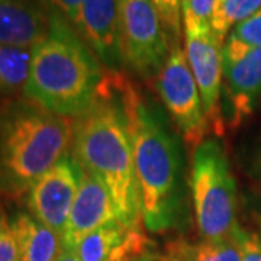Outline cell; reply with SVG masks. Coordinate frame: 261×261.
Segmentation results:
<instances>
[{"instance_id":"cell-1","label":"cell","mask_w":261,"mask_h":261,"mask_svg":"<svg viewBox=\"0 0 261 261\" xmlns=\"http://www.w3.org/2000/svg\"><path fill=\"white\" fill-rule=\"evenodd\" d=\"M111 71L132 142L142 224L149 232H166L177 225L181 212V161L177 144L128 77L121 71Z\"/></svg>"},{"instance_id":"cell-2","label":"cell","mask_w":261,"mask_h":261,"mask_svg":"<svg viewBox=\"0 0 261 261\" xmlns=\"http://www.w3.org/2000/svg\"><path fill=\"white\" fill-rule=\"evenodd\" d=\"M71 148L83 171L108 187L122 222L140 226L142 214L132 142L111 70H106L93 106L75 118Z\"/></svg>"},{"instance_id":"cell-3","label":"cell","mask_w":261,"mask_h":261,"mask_svg":"<svg viewBox=\"0 0 261 261\" xmlns=\"http://www.w3.org/2000/svg\"><path fill=\"white\" fill-rule=\"evenodd\" d=\"M49 13V31L34 48L23 93L48 112L79 118L97 100L106 68L71 23Z\"/></svg>"},{"instance_id":"cell-4","label":"cell","mask_w":261,"mask_h":261,"mask_svg":"<svg viewBox=\"0 0 261 261\" xmlns=\"http://www.w3.org/2000/svg\"><path fill=\"white\" fill-rule=\"evenodd\" d=\"M74 121L34 102L12 105L0 113V190L29 192L32 185L73 147Z\"/></svg>"},{"instance_id":"cell-5","label":"cell","mask_w":261,"mask_h":261,"mask_svg":"<svg viewBox=\"0 0 261 261\" xmlns=\"http://www.w3.org/2000/svg\"><path fill=\"white\" fill-rule=\"evenodd\" d=\"M190 190L200 238H232L240 228L237 222V185L221 141L206 138L195 148Z\"/></svg>"},{"instance_id":"cell-6","label":"cell","mask_w":261,"mask_h":261,"mask_svg":"<svg viewBox=\"0 0 261 261\" xmlns=\"http://www.w3.org/2000/svg\"><path fill=\"white\" fill-rule=\"evenodd\" d=\"M122 64L142 79H157L174 44L152 0H119Z\"/></svg>"},{"instance_id":"cell-7","label":"cell","mask_w":261,"mask_h":261,"mask_svg":"<svg viewBox=\"0 0 261 261\" xmlns=\"http://www.w3.org/2000/svg\"><path fill=\"white\" fill-rule=\"evenodd\" d=\"M164 106L176 122L178 130L190 147L196 148L206 140L211 125L185 49L174 44L164 67L155 79Z\"/></svg>"},{"instance_id":"cell-8","label":"cell","mask_w":261,"mask_h":261,"mask_svg":"<svg viewBox=\"0 0 261 261\" xmlns=\"http://www.w3.org/2000/svg\"><path fill=\"white\" fill-rule=\"evenodd\" d=\"M83 177V168L73 155H67L38 178L28 192L31 215L61 238Z\"/></svg>"},{"instance_id":"cell-9","label":"cell","mask_w":261,"mask_h":261,"mask_svg":"<svg viewBox=\"0 0 261 261\" xmlns=\"http://www.w3.org/2000/svg\"><path fill=\"white\" fill-rule=\"evenodd\" d=\"M222 74L233 126L251 115L261 97V48L226 38L222 47Z\"/></svg>"},{"instance_id":"cell-10","label":"cell","mask_w":261,"mask_h":261,"mask_svg":"<svg viewBox=\"0 0 261 261\" xmlns=\"http://www.w3.org/2000/svg\"><path fill=\"white\" fill-rule=\"evenodd\" d=\"M224 42L211 31L187 34L185 54L196 84L199 87L211 130L216 135L224 134V116L221 108V93L224 87L222 74Z\"/></svg>"},{"instance_id":"cell-11","label":"cell","mask_w":261,"mask_h":261,"mask_svg":"<svg viewBox=\"0 0 261 261\" xmlns=\"http://www.w3.org/2000/svg\"><path fill=\"white\" fill-rule=\"evenodd\" d=\"M119 0H83L74 29L106 70L122 65L118 28Z\"/></svg>"},{"instance_id":"cell-12","label":"cell","mask_w":261,"mask_h":261,"mask_svg":"<svg viewBox=\"0 0 261 261\" xmlns=\"http://www.w3.org/2000/svg\"><path fill=\"white\" fill-rule=\"evenodd\" d=\"M119 219L112 195L100 180L83 171L74 203L63 235L64 247L74 248L83 237Z\"/></svg>"},{"instance_id":"cell-13","label":"cell","mask_w":261,"mask_h":261,"mask_svg":"<svg viewBox=\"0 0 261 261\" xmlns=\"http://www.w3.org/2000/svg\"><path fill=\"white\" fill-rule=\"evenodd\" d=\"M148 250V240L140 226L121 219L94 229L75 244L80 261H134Z\"/></svg>"},{"instance_id":"cell-14","label":"cell","mask_w":261,"mask_h":261,"mask_svg":"<svg viewBox=\"0 0 261 261\" xmlns=\"http://www.w3.org/2000/svg\"><path fill=\"white\" fill-rule=\"evenodd\" d=\"M51 13L37 0H0V44L35 48L48 35Z\"/></svg>"},{"instance_id":"cell-15","label":"cell","mask_w":261,"mask_h":261,"mask_svg":"<svg viewBox=\"0 0 261 261\" xmlns=\"http://www.w3.org/2000/svg\"><path fill=\"white\" fill-rule=\"evenodd\" d=\"M20 261H57L63 251V238L31 214L19 212L10 221Z\"/></svg>"},{"instance_id":"cell-16","label":"cell","mask_w":261,"mask_h":261,"mask_svg":"<svg viewBox=\"0 0 261 261\" xmlns=\"http://www.w3.org/2000/svg\"><path fill=\"white\" fill-rule=\"evenodd\" d=\"M166 255L170 261H243L237 232L225 240H176L167 245Z\"/></svg>"},{"instance_id":"cell-17","label":"cell","mask_w":261,"mask_h":261,"mask_svg":"<svg viewBox=\"0 0 261 261\" xmlns=\"http://www.w3.org/2000/svg\"><path fill=\"white\" fill-rule=\"evenodd\" d=\"M34 48L0 44V93L25 92Z\"/></svg>"},{"instance_id":"cell-18","label":"cell","mask_w":261,"mask_h":261,"mask_svg":"<svg viewBox=\"0 0 261 261\" xmlns=\"http://www.w3.org/2000/svg\"><path fill=\"white\" fill-rule=\"evenodd\" d=\"M261 10V0H216L211 29L222 42L232 29Z\"/></svg>"},{"instance_id":"cell-19","label":"cell","mask_w":261,"mask_h":261,"mask_svg":"<svg viewBox=\"0 0 261 261\" xmlns=\"http://www.w3.org/2000/svg\"><path fill=\"white\" fill-rule=\"evenodd\" d=\"M216 0H183L181 23L185 35L211 31V18Z\"/></svg>"},{"instance_id":"cell-20","label":"cell","mask_w":261,"mask_h":261,"mask_svg":"<svg viewBox=\"0 0 261 261\" xmlns=\"http://www.w3.org/2000/svg\"><path fill=\"white\" fill-rule=\"evenodd\" d=\"M155 8L159 9L160 15L166 28L170 32L174 42H178V37L181 32V8L183 0H152Z\"/></svg>"},{"instance_id":"cell-21","label":"cell","mask_w":261,"mask_h":261,"mask_svg":"<svg viewBox=\"0 0 261 261\" xmlns=\"http://www.w3.org/2000/svg\"><path fill=\"white\" fill-rule=\"evenodd\" d=\"M228 37L235 38L248 47L261 48V10L237 25Z\"/></svg>"},{"instance_id":"cell-22","label":"cell","mask_w":261,"mask_h":261,"mask_svg":"<svg viewBox=\"0 0 261 261\" xmlns=\"http://www.w3.org/2000/svg\"><path fill=\"white\" fill-rule=\"evenodd\" d=\"M0 261H20L12 225L3 215H0Z\"/></svg>"},{"instance_id":"cell-23","label":"cell","mask_w":261,"mask_h":261,"mask_svg":"<svg viewBox=\"0 0 261 261\" xmlns=\"http://www.w3.org/2000/svg\"><path fill=\"white\" fill-rule=\"evenodd\" d=\"M237 238L241 244L243 261H261V233L240 226L237 229Z\"/></svg>"},{"instance_id":"cell-24","label":"cell","mask_w":261,"mask_h":261,"mask_svg":"<svg viewBox=\"0 0 261 261\" xmlns=\"http://www.w3.org/2000/svg\"><path fill=\"white\" fill-rule=\"evenodd\" d=\"M49 12H54L75 27L83 0H41Z\"/></svg>"},{"instance_id":"cell-25","label":"cell","mask_w":261,"mask_h":261,"mask_svg":"<svg viewBox=\"0 0 261 261\" xmlns=\"http://www.w3.org/2000/svg\"><path fill=\"white\" fill-rule=\"evenodd\" d=\"M134 261H170V258L166 255V252L161 254V252L152 251L148 248L147 251L142 252L140 257H137Z\"/></svg>"},{"instance_id":"cell-26","label":"cell","mask_w":261,"mask_h":261,"mask_svg":"<svg viewBox=\"0 0 261 261\" xmlns=\"http://www.w3.org/2000/svg\"><path fill=\"white\" fill-rule=\"evenodd\" d=\"M57 261H80V258L77 257L74 248L63 247V251L60 254V257L57 258Z\"/></svg>"}]
</instances>
